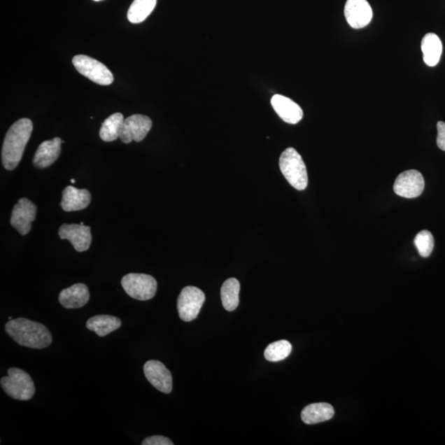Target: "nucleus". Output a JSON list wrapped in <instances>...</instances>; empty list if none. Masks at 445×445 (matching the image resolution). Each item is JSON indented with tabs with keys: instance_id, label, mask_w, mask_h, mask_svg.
I'll return each instance as SVG.
<instances>
[{
	"instance_id": "ddd939ff",
	"label": "nucleus",
	"mask_w": 445,
	"mask_h": 445,
	"mask_svg": "<svg viewBox=\"0 0 445 445\" xmlns=\"http://www.w3.org/2000/svg\"><path fill=\"white\" fill-rule=\"evenodd\" d=\"M59 236L62 239H67L78 253L90 249L92 243L91 229L82 225L64 224L59 229Z\"/></svg>"
},
{
	"instance_id": "412c9836",
	"label": "nucleus",
	"mask_w": 445,
	"mask_h": 445,
	"mask_svg": "<svg viewBox=\"0 0 445 445\" xmlns=\"http://www.w3.org/2000/svg\"><path fill=\"white\" fill-rule=\"evenodd\" d=\"M240 283L235 278L227 280L221 287L222 306L228 311H234L239 304Z\"/></svg>"
},
{
	"instance_id": "f257e3e1",
	"label": "nucleus",
	"mask_w": 445,
	"mask_h": 445,
	"mask_svg": "<svg viewBox=\"0 0 445 445\" xmlns=\"http://www.w3.org/2000/svg\"><path fill=\"white\" fill-rule=\"evenodd\" d=\"M6 331L18 345L31 349H43L52 342L48 327L24 318L10 320L6 325Z\"/></svg>"
},
{
	"instance_id": "4468645a",
	"label": "nucleus",
	"mask_w": 445,
	"mask_h": 445,
	"mask_svg": "<svg viewBox=\"0 0 445 445\" xmlns=\"http://www.w3.org/2000/svg\"><path fill=\"white\" fill-rule=\"evenodd\" d=\"M271 104L277 115L286 123L295 125L303 119L302 108L289 97L276 94L272 97Z\"/></svg>"
},
{
	"instance_id": "a878e982",
	"label": "nucleus",
	"mask_w": 445,
	"mask_h": 445,
	"mask_svg": "<svg viewBox=\"0 0 445 445\" xmlns=\"http://www.w3.org/2000/svg\"><path fill=\"white\" fill-rule=\"evenodd\" d=\"M143 445H174L169 438L162 437V435H154L143 439Z\"/></svg>"
},
{
	"instance_id": "7ed1b4c3",
	"label": "nucleus",
	"mask_w": 445,
	"mask_h": 445,
	"mask_svg": "<svg viewBox=\"0 0 445 445\" xmlns=\"http://www.w3.org/2000/svg\"><path fill=\"white\" fill-rule=\"evenodd\" d=\"M280 169L288 183L299 191L307 188L309 179L307 169L302 157L294 148H288L280 157Z\"/></svg>"
},
{
	"instance_id": "39448f33",
	"label": "nucleus",
	"mask_w": 445,
	"mask_h": 445,
	"mask_svg": "<svg viewBox=\"0 0 445 445\" xmlns=\"http://www.w3.org/2000/svg\"><path fill=\"white\" fill-rule=\"evenodd\" d=\"M73 64L77 71L100 85H110L114 77L109 69L103 63L87 55H78L73 58Z\"/></svg>"
},
{
	"instance_id": "cd10ccee",
	"label": "nucleus",
	"mask_w": 445,
	"mask_h": 445,
	"mask_svg": "<svg viewBox=\"0 0 445 445\" xmlns=\"http://www.w3.org/2000/svg\"><path fill=\"white\" fill-rule=\"evenodd\" d=\"M71 183H76V180H74V179H71Z\"/></svg>"
},
{
	"instance_id": "6e6552de",
	"label": "nucleus",
	"mask_w": 445,
	"mask_h": 445,
	"mask_svg": "<svg viewBox=\"0 0 445 445\" xmlns=\"http://www.w3.org/2000/svg\"><path fill=\"white\" fill-rule=\"evenodd\" d=\"M425 188V180L420 171L414 169L403 171L393 185L397 196L411 199L421 196Z\"/></svg>"
},
{
	"instance_id": "393cba45",
	"label": "nucleus",
	"mask_w": 445,
	"mask_h": 445,
	"mask_svg": "<svg viewBox=\"0 0 445 445\" xmlns=\"http://www.w3.org/2000/svg\"><path fill=\"white\" fill-rule=\"evenodd\" d=\"M414 243L419 254L423 257H428L433 251L434 237L432 234L428 230H423L419 234H417Z\"/></svg>"
},
{
	"instance_id": "aec40b11",
	"label": "nucleus",
	"mask_w": 445,
	"mask_h": 445,
	"mask_svg": "<svg viewBox=\"0 0 445 445\" xmlns=\"http://www.w3.org/2000/svg\"><path fill=\"white\" fill-rule=\"evenodd\" d=\"M87 328L94 332L101 337L108 335L111 332L118 330L122 326L120 319L111 316V315H97L87 320Z\"/></svg>"
},
{
	"instance_id": "bb28decb",
	"label": "nucleus",
	"mask_w": 445,
	"mask_h": 445,
	"mask_svg": "<svg viewBox=\"0 0 445 445\" xmlns=\"http://www.w3.org/2000/svg\"><path fill=\"white\" fill-rule=\"evenodd\" d=\"M437 146L440 150L445 151V123L439 122L437 124Z\"/></svg>"
},
{
	"instance_id": "f8f14e48",
	"label": "nucleus",
	"mask_w": 445,
	"mask_h": 445,
	"mask_svg": "<svg viewBox=\"0 0 445 445\" xmlns=\"http://www.w3.org/2000/svg\"><path fill=\"white\" fill-rule=\"evenodd\" d=\"M344 13L347 22L355 29L369 25L373 17L372 8L367 0H347Z\"/></svg>"
},
{
	"instance_id": "f03ea898",
	"label": "nucleus",
	"mask_w": 445,
	"mask_h": 445,
	"mask_svg": "<svg viewBox=\"0 0 445 445\" xmlns=\"http://www.w3.org/2000/svg\"><path fill=\"white\" fill-rule=\"evenodd\" d=\"M32 129L34 125L27 118L17 120L8 129L2 148V163L7 170L15 169L20 164Z\"/></svg>"
},
{
	"instance_id": "20e7f679",
	"label": "nucleus",
	"mask_w": 445,
	"mask_h": 445,
	"mask_svg": "<svg viewBox=\"0 0 445 445\" xmlns=\"http://www.w3.org/2000/svg\"><path fill=\"white\" fill-rule=\"evenodd\" d=\"M1 387L13 400L29 401L34 397L36 388L30 375L18 368L8 370V376L1 379Z\"/></svg>"
},
{
	"instance_id": "b1692460",
	"label": "nucleus",
	"mask_w": 445,
	"mask_h": 445,
	"mask_svg": "<svg viewBox=\"0 0 445 445\" xmlns=\"http://www.w3.org/2000/svg\"><path fill=\"white\" fill-rule=\"evenodd\" d=\"M292 346L288 341L281 340L271 343L264 352L267 360L270 362H278L285 360L290 355Z\"/></svg>"
},
{
	"instance_id": "4be33fe9",
	"label": "nucleus",
	"mask_w": 445,
	"mask_h": 445,
	"mask_svg": "<svg viewBox=\"0 0 445 445\" xmlns=\"http://www.w3.org/2000/svg\"><path fill=\"white\" fill-rule=\"evenodd\" d=\"M122 113H115L104 120L100 129L99 136L105 142H111L120 138V132L124 123Z\"/></svg>"
},
{
	"instance_id": "9d476101",
	"label": "nucleus",
	"mask_w": 445,
	"mask_h": 445,
	"mask_svg": "<svg viewBox=\"0 0 445 445\" xmlns=\"http://www.w3.org/2000/svg\"><path fill=\"white\" fill-rule=\"evenodd\" d=\"M36 216V207L34 203L27 198H21L13 207L12 211L10 224L22 235L29 233L31 228V222H34Z\"/></svg>"
},
{
	"instance_id": "dca6fc26",
	"label": "nucleus",
	"mask_w": 445,
	"mask_h": 445,
	"mask_svg": "<svg viewBox=\"0 0 445 445\" xmlns=\"http://www.w3.org/2000/svg\"><path fill=\"white\" fill-rule=\"evenodd\" d=\"M90 299L89 288L82 283L63 290L59 295V304L68 309L82 308L89 302Z\"/></svg>"
},
{
	"instance_id": "0eeeda50",
	"label": "nucleus",
	"mask_w": 445,
	"mask_h": 445,
	"mask_svg": "<svg viewBox=\"0 0 445 445\" xmlns=\"http://www.w3.org/2000/svg\"><path fill=\"white\" fill-rule=\"evenodd\" d=\"M206 296L197 287L187 286L181 291L178 299L179 317L184 322H192L200 313Z\"/></svg>"
},
{
	"instance_id": "2eb2a0df",
	"label": "nucleus",
	"mask_w": 445,
	"mask_h": 445,
	"mask_svg": "<svg viewBox=\"0 0 445 445\" xmlns=\"http://www.w3.org/2000/svg\"><path fill=\"white\" fill-rule=\"evenodd\" d=\"M62 143V139L59 137L41 143L34 157L36 168L45 169L52 166L58 160Z\"/></svg>"
},
{
	"instance_id": "423d86ee",
	"label": "nucleus",
	"mask_w": 445,
	"mask_h": 445,
	"mask_svg": "<svg viewBox=\"0 0 445 445\" xmlns=\"http://www.w3.org/2000/svg\"><path fill=\"white\" fill-rule=\"evenodd\" d=\"M122 285L129 297L141 301L154 298L157 287L154 277L138 273H129L125 276L122 280Z\"/></svg>"
},
{
	"instance_id": "c85d7f7f",
	"label": "nucleus",
	"mask_w": 445,
	"mask_h": 445,
	"mask_svg": "<svg viewBox=\"0 0 445 445\" xmlns=\"http://www.w3.org/2000/svg\"><path fill=\"white\" fill-rule=\"evenodd\" d=\"M94 1H101V0H94Z\"/></svg>"
},
{
	"instance_id": "1a4fd4ad",
	"label": "nucleus",
	"mask_w": 445,
	"mask_h": 445,
	"mask_svg": "<svg viewBox=\"0 0 445 445\" xmlns=\"http://www.w3.org/2000/svg\"><path fill=\"white\" fill-rule=\"evenodd\" d=\"M152 120L143 115H132L124 120L120 140L125 143L141 142L152 128Z\"/></svg>"
},
{
	"instance_id": "a211bd4d",
	"label": "nucleus",
	"mask_w": 445,
	"mask_h": 445,
	"mask_svg": "<svg viewBox=\"0 0 445 445\" xmlns=\"http://www.w3.org/2000/svg\"><path fill=\"white\" fill-rule=\"evenodd\" d=\"M334 414L332 406L328 403H313L304 408L301 418L305 424L313 425L332 419Z\"/></svg>"
},
{
	"instance_id": "f3484780",
	"label": "nucleus",
	"mask_w": 445,
	"mask_h": 445,
	"mask_svg": "<svg viewBox=\"0 0 445 445\" xmlns=\"http://www.w3.org/2000/svg\"><path fill=\"white\" fill-rule=\"evenodd\" d=\"M90 202L91 194L87 190L69 185L63 191L60 206L66 212L80 211L89 206Z\"/></svg>"
},
{
	"instance_id": "6ab92c4d",
	"label": "nucleus",
	"mask_w": 445,
	"mask_h": 445,
	"mask_svg": "<svg viewBox=\"0 0 445 445\" xmlns=\"http://www.w3.org/2000/svg\"><path fill=\"white\" fill-rule=\"evenodd\" d=\"M421 50L425 63L428 66H435L439 63L443 52L442 41L437 34H426L421 41Z\"/></svg>"
},
{
	"instance_id": "9b49d317",
	"label": "nucleus",
	"mask_w": 445,
	"mask_h": 445,
	"mask_svg": "<svg viewBox=\"0 0 445 445\" xmlns=\"http://www.w3.org/2000/svg\"><path fill=\"white\" fill-rule=\"evenodd\" d=\"M143 373L148 381L157 390L164 393H170L173 390L171 374L160 361H147L143 365Z\"/></svg>"
},
{
	"instance_id": "5701e85b",
	"label": "nucleus",
	"mask_w": 445,
	"mask_h": 445,
	"mask_svg": "<svg viewBox=\"0 0 445 445\" xmlns=\"http://www.w3.org/2000/svg\"><path fill=\"white\" fill-rule=\"evenodd\" d=\"M157 0H134L127 13L128 20L132 23H141L146 20L154 10Z\"/></svg>"
}]
</instances>
